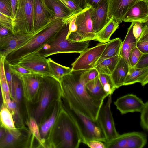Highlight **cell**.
<instances>
[{
	"label": "cell",
	"mask_w": 148,
	"mask_h": 148,
	"mask_svg": "<svg viewBox=\"0 0 148 148\" xmlns=\"http://www.w3.org/2000/svg\"><path fill=\"white\" fill-rule=\"evenodd\" d=\"M89 70L72 71L62 77V99L64 104L96 121L104 100L91 96L87 91L86 84Z\"/></svg>",
	"instance_id": "6da1fadb"
},
{
	"label": "cell",
	"mask_w": 148,
	"mask_h": 148,
	"mask_svg": "<svg viewBox=\"0 0 148 148\" xmlns=\"http://www.w3.org/2000/svg\"><path fill=\"white\" fill-rule=\"evenodd\" d=\"M77 123L63 106L45 144V148H78L83 143Z\"/></svg>",
	"instance_id": "7a4b0ae2"
},
{
	"label": "cell",
	"mask_w": 148,
	"mask_h": 148,
	"mask_svg": "<svg viewBox=\"0 0 148 148\" xmlns=\"http://www.w3.org/2000/svg\"><path fill=\"white\" fill-rule=\"evenodd\" d=\"M62 95L60 81L52 76L42 75L35 100L33 103L28 102L30 116L39 125L55 103L62 98Z\"/></svg>",
	"instance_id": "3957f363"
},
{
	"label": "cell",
	"mask_w": 148,
	"mask_h": 148,
	"mask_svg": "<svg viewBox=\"0 0 148 148\" xmlns=\"http://www.w3.org/2000/svg\"><path fill=\"white\" fill-rule=\"evenodd\" d=\"M66 21V19H63L52 21L34 34L25 44L9 54L5 60L10 64L16 63L27 55L38 52L62 28Z\"/></svg>",
	"instance_id": "277c9868"
},
{
	"label": "cell",
	"mask_w": 148,
	"mask_h": 148,
	"mask_svg": "<svg viewBox=\"0 0 148 148\" xmlns=\"http://www.w3.org/2000/svg\"><path fill=\"white\" fill-rule=\"evenodd\" d=\"M69 22L65 23L62 28L46 42L37 52L46 58L51 55L62 53H81L88 48L89 41H72L66 39Z\"/></svg>",
	"instance_id": "5b68a950"
},
{
	"label": "cell",
	"mask_w": 148,
	"mask_h": 148,
	"mask_svg": "<svg viewBox=\"0 0 148 148\" xmlns=\"http://www.w3.org/2000/svg\"><path fill=\"white\" fill-rule=\"evenodd\" d=\"M63 106L76 122L81 134L83 143L97 140L105 143L107 142L104 134L96 121L88 117L78 110L64 104Z\"/></svg>",
	"instance_id": "8992f818"
},
{
	"label": "cell",
	"mask_w": 148,
	"mask_h": 148,
	"mask_svg": "<svg viewBox=\"0 0 148 148\" xmlns=\"http://www.w3.org/2000/svg\"><path fill=\"white\" fill-rule=\"evenodd\" d=\"M13 20L14 34L34 35V0H18L17 8Z\"/></svg>",
	"instance_id": "52a82bcc"
},
{
	"label": "cell",
	"mask_w": 148,
	"mask_h": 148,
	"mask_svg": "<svg viewBox=\"0 0 148 148\" xmlns=\"http://www.w3.org/2000/svg\"><path fill=\"white\" fill-rule=\"evenodd\" d=\"M6 129L5 134L0 141V148H33V136L25 126Z\"/></svg>",
	"instance_id": "ba28073f"
},
{
	"label": "cell",
	"mask_w": 148,
	"mask_h": 148,
	"mask_svg": "<svg viewBox=\"0 0 148 148\" xmlns=\"http://www.w3.org/2000/svg\"><path fill=\"white\" fill-rule=\"evenodd\" d=\"M90 8L83 10L77 15L75 21L77 30L67 36V39L77 42L95 40L96 33L90 18Z\"/></svg>",
	"instance_id": "9c48e42d"
},
{
	"label": "cell",
	"mask_w": 148,
	"mask_h": 148,
	"mask_svg": "<svg viewBox=\"0 0 148 148\" xmlns=\"http://www.w3.org/2000/svg\"><path fill=\"white\" fill-rule=\"evenodd\" d=\"M106 45V43H99L80 53L79 56L71 64L72 71H84L94 68Z\"/></svg>",
	"instance_id": "30bf717a"
},
{
	"label": "cell",
	"mask_w": 148,
	"mask_h": 148,
	"mask_svg": "<svg viewBox=\"0 0 148 148\" xmlns=\"http://www.w3.org/2000/svg\"><path fill=\"white\" fill-rule=\"evenodd\" d=\"M108 97L107 102L101 107L96 120L104 134L107 142L119 135L116 129L110 109L112 95H109Z\"/></svg>",
	"instance_id": "8fae6325"
},
{
	"label": "cell",
	"mask_w": 148,
	"mask_h": 148,
	"mask_svg": "<svg viewBox=\"0 0 148 148\" xmlns=\"http://www.w3.org/2000/svg\"><path fill=\"white\" fill-rule=\"evenodd\" d=\"M16 63L34 73L51 76L49 69L48 59L40 55L37 52L27 55Z\"/></svg>",
	"instance_id": "7c38bea8"
},
{
	"label": "cell",
	"mask_w": 148,
	"mask_h": 148,
	"mask_svg": "<svg viewBox=\"0 0 148 148\" xmlns=\"http://www.w3.org/2000/svg\"><path fill=\"white\" fill-rule=\"evenodd\" d=\"M55 16L54 13L47 7L43 0H34V34L54 20Z\"/></svg>",
	"instance_id": "4fadbf2b"
},
{
	"label": "cell",
	"mask_w": 148,
	"mask_h": 148,
	"mask_svg": "<svg viewBox=\"0 0 148 148\" xmlns=\"http://www.w3.org/2000/svg\"><path fill=\"white\" fill-rule=\"evenodd\" d=\"M63 106L62 98L57 100L49 110L38 125L44 148H45V144L50 132Z\"/></svg>",
	"instance_id": "5bb4252c"
},
{
	"label": "cell",
	"mask_w": 148,
	"mask_h": 148,
	"mask_svg": "<svg viewBox=\"0 0 148 148\" xmlns=\"http://www.w3.org/2000/svg\"><path fill=\"white\" fill-rule=\"evenodd\" d=\"M34 35L14 34L0 38V58H5L12 52L25 44Z\"/></svg>",
	"instance_id": "9a60e30c"
},
{
	"label": "cell",
	"mask_w": 148,
	"mask_h": 148,
	"mask_svg": "<svg viewBox=\"0 0 148 148\" xmlns=\"http://www.w3.org/2000/svg\"><path fill=\"white\" fill-rule=\"evenodd\" d=\"M42 75L35 73L18 75L21 82L24 97L29 103H33L36 98L40 88Z\"/></svg>",
	"instance_id": "2e32d148"
},
{
	"label": "cell",
	"mask_w": 148,
	"mask_h": 148,
	"mask_svg": "<svg viewBox=\"0 0 148 148\" xmlns=\"http://www.w3.org/2000/svg\"><path fill=\"white\" fill-rule=\"evenodd\" d=\"M114 104L121 114H124L129 112H140L145 103L136 95L130 94L118 98Z\"/></svg>",
	"instance_id": "e0dca14e"
},
{
	"label": "cell",
	"mask_w": 148,
	"mask_h": 148,
	"mask_svg": "<svg viewBox=\"0 0 148 148\" xmlns=\"http://www.w3.org/2000/svg\"><path fill=\"white\" fill-rule=\"evenodd\" d=\"M125 22H148V0H141L133 5L123 16Z\"/></svg>",
	"instance_id": "ac0fdd59"
},
{
	"label": "cell",
	"mask_w": 148,
	"mask_h": 148,
	"mask_svg": "<svg viewBox=\"0 0 148 148\" xmlns=\"http://www.w3.org/2000/svg\"><path fill=\"white\" fill-rule=\"evenodd\" d=\"M12 79L15 95L14 100L17 104L25 124L30 117L29 103L24 97L21 82L19 77L12 73Z\"/></svg>",
	"instance_id": "d6986e66"
},
{
	"label": "cell",
	"mask_w": 148,
	"mask_h": 148,
	"mask_svg": "<svg viewBox=\"0 0 148 148\" xmlns=\"http://www.w3.org/2000/svg\"><path fill=\"white\" fill-rule=\"evenodd\" d=\"M141 0H108V18L112 16L121 23L124 16L135 3Z\"/></svg>",
	"instance_id": "ffe728a7"
},
{
	"label": "cell",
	"mask_w": 148,
	"mask_h": 148,
	"mask_svg": "<svg viewBox=\"0 0 148 148\" xmlns=\"http://www.w3.org/2000/svg\"><path fill=\"white\" fill-rule=\"evenodd\" d=\"M90 12L93 28L97 33L103 28L108 20V0H103L95 8H90Z\"/></svg>",
	"instance_id": "44dd1931"
},
{
	"label": "cell",
	"mask_w": 148,
	"mask_h": 148,
	"mask_svg": "<svg viewBox=\"0 0 148 148\" xmlns=\"http://www.w3.org/2000/svg\"><path fill=\"white\" fill-rule=\"evenodd\" d=\"M43 1L47 7L54 13V20L63 19L70 20L75 16L70 9L60 0Z\"/></svg>",
	"instance_id": "7402d4cb"
},
{
	"label": "cell",
	"mask_w": 148,
	"mask_h": 148,
	"mask_svg": "<svg viewBox=\"0 0 148 148\" xmlns=\"http://www.w3.org/2000/svg\"><path fill=\"white\" fill-rule=\"evenodd\" d=\"M130 67L126 61L120 56L119 60L110 75L116 89L124 86Z\"/></svg>",
	"instance_id": "603a6c76"
},
{
	"label": "cell",
	"mask_w": 148,
	"mask_h": 148,
	"mask_svg": "<svg viewBox=\"0 0 148 148\" xmlns=\"http://www.w3.org/2000/svg\"><path fill=\"white\" fill-rule=\"evenodd\" d=\"M139 82L144 86L148 82V67L138 68L130 67L124 86Z\"/></svg>",
	"instance_id": "cb8c5ba5"
},
{
	"label": "cell",
	"mask_w": 148,
	"mask_h": 148,
	"mask_svg": "<svg viewBox=\"0 0 148 148\" xmlns=\"http://www.w3.org/2000/svg\"><path fill=\"white\" fill-rule=\"evenodd\" d=\"M121 23L116 20L114 16H112L103 28L96 33L95 40L102 43H106L109 41L112 34L118 28Z\"/></svg>",
	"instance_id": "d4e9b609"
},
{
	"label": "cell",
	"mask_w": 148,
	"mask_h": 148,
	"mask_svg": "<svg viewBox=\"0 0 148 148\" xmlns=\"http://www.w3.org/2000/svg\"><path fill=\"white\" fill-rule=\"evenodd\" d=\"M122 42L120 38H117L106 42V47L96 64L104 59L120 55Z\"/></svg>",
	"instance_id": "484cf974"
},
{
	"label": "cell",
	"mask_w": 148,
	"mask_h": 148,
	"mask_svg": "<svg viewBox=\"0 0 148 148\" xmlns=\"http://www.w3.org/2000/svg\"><path fill=\"white\" fill-rule=\"evenodd\" d=\"M137 42L133 34L132 26L131 24L128 28L127 34L122 42L120 54V56L126 61L130 66L129 55L131 51L136 47Z\"/></svg>",
	"instance_id": "4316f807"
},
{
	"label": "cell",
	"mask_w": 148,
	"mask_h": 148,
	"mask_svg": "<svg viewBox=\"0 0 148 148\" xmlns=\"http://www.w3.org/2000/svg\"><path fill=\"white\" fill-rule=\"evenodd\" d=\"M86 87L88 93L95 97L104 100L109 95L104 91L99 75L92 80L87 82Z\"/></svg>",
	"instance_id": "83f0119b"
},
{
	"label": "cell",
	"mask_w": 148,
	"mask_h": 148,
	"mask_svg": "<svg viewBox=\"0 0 148 148\" xmlns=\"http://www.w3.org/2000/svg\"><path fill=\"white\" fill-rule=\"evenodd\" d=\"M147 143L145 134L137 132H129L126 148H142Z\"/></svg>",
	"instance_id": "f1b7e54d"
},
{
	"label": "cell",
	"mask_w": 148,
	"mask_h": 148,
	"mask_svg": "<svg viewBox=\"0 0 148 148\" xmlns=\"http://www.w3.org/2000/svg\"><path fill=\"white\" fill-rule=\"evenodd\" d=\"M120 55L104 60L95 65V68L99 73L110 75L119 60Z\"/></svg>",
	"instance_id": "f546056e"
},
{
	"label": "cell",
	"mask_w": 148,
	"mask_h": 148,
	"mask_svg": "<svg viewBox=\"0 0 148 148\" xmlns=\"http://www.w3.org/2000/svg\"><path fill=\"white\" fill-rule=\"evenodd\" d=\"M48 62L51 76L60 81L63 76L72 72L70 68L57 63L50 58L48 59Z\"/></svg>",
	"instance_id": "4dcf8cb0"
},
{
	"label": "cell",
	"mask_w": 148,
	"mask_h": 148,
	"mask_svg": "<svg viewBox=\"0 0 148 148\" xmlns=\"http://www.w3.org/2000/svg\"><path fill=\"white\" fill-rule=\"evenodd\" d=\"M31 133L33 137V148H44L43 144L41 137L39 126L36 120L30 116L25 123Z\"/></svg>",
	"instance_id": "1f68e13d"
},
{
	"label": "cell",
	"mask_w": 148,
	"mask_h": 148,
	"mask_svg": "<svg viewBox=\"0 0 148 148\" xmlns=\"http://www.w3.org/2000/svg\"><path fill=\"white\" fill-rule=\"evenodd\" d=\"M5 58H0V85L3 97V103L5 105L11 100L9 88L6 79L4 69Z\"/></svg>",
	"instance_id": "d6a6232c"
},
{
	"label": "cell",
	"mask_w": 148,
	"mask_h": 148,
	"mask_svg": "<svg viewBox=\"0 0 148 148\" xmlns=\"http://www.w3.org/2000/svg\"><path fill=\"white\" fill-rule=\"evenodd\" d=\"M6 106L12 114L16 127L20 128L25 126L23 117L16 101L11 99Z\"/></svg>",
	"instance_id": "836d02e7"
},
{
	"label": "cell",
	"mask_w": 148,
	"mask_h": 148,
	"mask_svg": "<svg viewBox=\"0 0 148 148\" xmlns=\"http://www.w3.org/2000/svg\"><path fill=\"white\" fill-rule=\"evenodd\" d=\"M0 118L3 127L5 129H14L17 128L11 114L4 103L0 109Z\"/></svg>",
	"instance_id": "e575fe53"
},
{
	"label": "cell",
	"mask_w": 148,
	"mask_h": 148,
	"mask_svg": "<svg viewBox=\"0 0 148 148\" xmlns=\"http://www.w3.org/2000/svg\"><path fill=\"white\" fill-rule=\"evenodd\" d=\"M129 132L120 135L105 143V148H126Z\"/></svg>",
	"instance_id": "d590c367"
},
{
	"label": "cell",
	"mask_w": 148,
	"mask_h": 148,
	"mask_svg": "<svg viewBox=\"0 0 148 148\" xmlns=\"http://www.w3.org/2000/svg\"><path fill=\"white\" fill-rule=\"evenodd\" d=\"M131 24L133 34L137 42L142 37L148 34V22H133Z\"/></svg>",
	"instance_id": "8d00e7d4"
},
{
	"label": "cell",
	"mask_w": 148,
	"mask_h": 148,
	"mask_svg": "<svg viewBox=\"0 0 148 148\" xmlns=\"http://www.w3.org/2000/svg\"><path fill=\"white\" fill-rule=\"evenodd\" d=\"M99 77L104 91L109 95H112L116 88L112 82L110 75L99 73Z\"/></svg>",
	"instance_id": "74e56055"
},
{
	"label": "cell",
	"mask_w": 148,
	"mask_h": 148,
	"mask_svg": "<svg viewBox=\"0 0 148 148\" xmlns=\"http://www.w3.org/2000/svg\"><path fill=\"white\" fill-rule=\"evenodd\" d=\"M4 69L5 77L9 87L10 97L12 100H14L15 95L12 83V73L10 68L9 63L5 60L4 64Z\"/></svg>",
	"instance_id": "f35d334b"
},
{
	"label": "cell",
	"mask_w": 148,
	"mask_h": 148,
	"mask_svg": "<svg viewBox=\"0 0 148 148\" xmlns=\"http://www.w3.org/2000/svg\"><path fill=\"white\" fill-rule=\"evenodd\" d=\"M9 65L12 73L17 75L22 76L34 73L17 63L9 64Z\"/></svg>",
	"instance_id": "ab89813d"
},
{
	"label": "cell",
	"mask_w": 148,
	"mask_h": 148,
	"mask_svg": "<svg viewBox=\"0 0 148 148\" xmlns=\"http://www.w3.org/2000/svg\"><path fill=\"white\" fill-rule=\"evenodd\" d=\"M140 115V125L145 130H148V102L145 103L144 106L141 110Z\"/></svg>",
	"instance_id": "60d3db41"
},
{
	"label": "cell",
	"mask_w": 148,
	"mask_h": 148,
	"mask_svg": "<svg viewBox=\"0 0 148 148\" xmlns=\"http://www.w3.org/2000/svg\"><path fill=\"white\" fill-rule=\"evenodd\" d=\"M143 54L136 47L134 48L131 51L129 57L130 66H135Z\"/></svg>",
	"instance_id": "b9f144b4"
},
{
	"label": "cell",
	"mask_w": 148,
	"mask_h": 148,
	"mask_svg": "<svg viewBox=\"0 0 148 148\" xmlns=\"http://www.w3.org/2000/svg\"><path fill=\"white\" fill-rule=\"evenodd\" d=\"M0 11L13 19L10 0H0Z\"/></svg>",
	"instance_id": "7bdbcfd3"
},
{
	"label": "cell",
	"mask_w": 148,
	"mask_h": 148,
	"mask_svg": "<svg viewBox=\"0 0 148 148\" xmlns=\"http://www.w3.org/2000/svg\"><path fill=\"white\" fill-rule=\"evenodd\" d=\"M136 47L143 54L148 53V34L142 37L137 42Z\"/></svg>",
	"instance_id": "ee69618b"
},
{
	"label": "cell",
	"mask_w": 148,
	"mask_h": 148,
	"mask_svg": "<svg viewBox=\"0 0 148 148\" xmlns=\"http://www.w3.org/2000/svg\"><path fill=\"white\" fill-rule=\"evenodd\" d=\"M73 13L74 16H77L83 10H82L73 0H60Z\"/></svg>",
	"instance_id": "f6af8a7d"
},
{
	"label": "cell",
	"mask_w": 148,
	"mask_h": 148,
	"mask_svg": "<svg viewBox=\"0 0 148 148\" xmlns=\"http://www.w3.org/2000/svg\"><path fill=\"white\" fill-rule=\"evenodd\" d=\"M13 21L11 18L5 15L0 11V25L12 31Z\"/></svg>",
	"instance_id": "bcb514c9"
},
{
	"label": "cell",
	"mask_w": 148,
	"mask_h": 148,
	"mask_svg": "<svg viewBox=\"0 0 148 148\" xmlns=\"http://www.w3.org/2000/svg\"><path fill=\"white\" fill-rule=\"evenodd\" d=\"M134 67L138 68L148 67V53L143 54Z\"/></svg>",
	"instance_id": "7dc6e473"
},
{
	"label": "cell",
	"mask_w": 148,
	"mask_h": 148,
	"mask_svg": "<svg viewBox=\"0 0 148 148\" xmlns=\"http://www.w3.org/2000/svg\"><path fill=\"white\" fill-rule=\"evenodd\" d=\"M91 148H105V143L97 140H92L88 141L86 144Z\"/></svg>",
	"instance_id": "c3c4849f"
},
{
	"label": "cell",
	"mask_w": 148,
	"mask_h": 148,
	"mask_svg": "<svg viewBox=\"0 0 148 148\" xmlns=\"http://www.w3.org/2000/svg\"><path fill=\"white\" fill-rule=\"evenodd\" d=\"M14 34L12 30L0 25V38L11 36Z\"/></svg>",
	"instance_id": "681fc988"
},
{
	"label": "cell",
	"mask_w": 148,
	"mask_h": 148,
	"mask_svg": "<svg viewBox=\"0 0 148 148\" xmlns=\"http://www.w3.org/2000/svg\"><path fill=\"white\" fill-rule=\"evenodd\" d=\"M99 74L97 70L94 68L89 70L87 77V82L96 78L99 75Z\"/></svg>",
	"instance_id": "f907efd6"
},
{
	"label": "cell",
	"mask_w": 148,
	"mask_h": 148,
	"mask_svg": "<svg viewBox=\"0 0 148 148\" xmlns=\"http://www.w3.org/2000/svg\"><path fill=\"white\" fill-rule=\"evenodd\" d=\"M76 16L73 17L70 21L69 23V30L67 36L72 32H75L77 30V27L75 24Z\"/></svg>",
	"instance_id": "816d5d0a"
},
{
	"label": "cell",
	"mask_w": 148,
	"mask_h": 148,
	"mask_svg": "<svg viewBox=\"0 0 148 148\" xmlns=\"http://www.w3.org/2000/svg\"><path fill=\"white\" fill-rule=\"evenodd\" d=\"M103 0H86L87 5L89 7L94 8L99 5Z\"/></svg>",
	"instance_id": "f5cc1de1"
},
{
	"label": "cell",
	"mask_w": 148,
	"mask_h": 148,
	"mask_svg": "<svg viewBox=\"0 0 148 148\" xmlns=\"http://www.w3.org/2000/svg\"><path fill=\"white\" fill-rule=\"evenodd\" d=\"M82 10H85L89 7L87 5L86 0H73Z\"/></svg>",
	"instance_id": "db71d44e"
},
{
	"label": "cell",
	"mask_w": 148,
	"mask_h": 148,
	"mask_svg": "<svg viewBox=\"0 0 148 148\" xmlns=\"http://www.w3.org/2000/svg\"><path fill=\"white\" fill-rule=\"evenodd\" d=\"M12 7V15L13 19L17 10L18 6V0H10Z\"/></svg>",
	"instance_id": "11a10c76"
},
{
	"label": "cell",
	"mask_w": 148,
	"mask_h": 148,
	"mask_svg": "<svg viewBox=\"0 0 148 148\" xmlns=\"http://www.w3.org/2000/svg\"><path fill=\"white\" fill-rule=\"evenodd\" d=\"M6 129L4 128L0 127V141L3 138L6 132Z\"/></svg>",
	"instance_id": "9f6ffc18"
},
{
	"label": "cell",
	"mask_w": 148,
	"mask_h": 148,
	"mask_svg": "<svg viewBox=\"0 0 148 148\" xmlns=\"http://www.w3.org/2000/svg\"><path fill=\"white\" fill-rule=\"evenodd\" d=\"M3 103V100L2 94L0 85V109Z\"/></svg>",
	"instance_id": "6f0895ef"
},
{
	"label": "cell",
	"mask_w": 148,
	"mask_h": 148,
	"mask_svg": "<svg viewBox=\"0 0 148 148\" xmlns=\"http://www.w3.org/2000/svg\"><path fill=\"white\" fill-rule=\"evenodd\" d=\"M0 127H3L0 118Z\"/></svg>",
	"instance_id": "680465c9"
}]
</instances>
